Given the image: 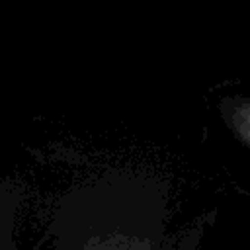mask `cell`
Returning <instances> with one entry per match:
<instances>
[{"label":"cell","instance_id":"cell-3","mask_svg":"<svg viewBox=\"0 0 250 250\" xmlns=\"http://www.w3.org/2000/svg\"><path fill=\"white\" fill-rule=\"evenodd\" d=\"M199 236H201V234H197V236H195V240L191 242V246H189V250H199Z\"/></svg>","mask_w":250,"mask_h":250},{"label":"cell","instance_id":"cell-2","mask_svg":"<svg viewBox=\"0 0 250 250\" xmlns=\"http://www.w3.org/2000/svg\"><path fill=\"white\" fill-rule=\"evenodd\" d=\"M100 250H152V248H150V242L145 238H115V240H109Z\"/></svg>","mask_w":250,"mask_h":250},{"label":"cell","instance_id":"cell-1","mask_svg":"<svg viewBox=\"0 0 250 250\" xmlns=\"http://www.w3.org/2000/svg\"><path fill=\"white\" fill-rule=\"evenodd\" d=\"M219 115L234 139L250 150V92L223 98L219 104Z\"/></svg>","mask_w":250,"mask_h":250}]
</instances>
